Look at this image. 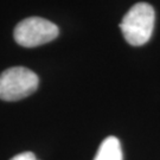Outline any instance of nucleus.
<instances>
[{"mask_svg":"<svg viewBox=\"0 0 160 160\" xmlns=\"http://www.w3.org/2000/svg\"><path fill=\"white\" fill-rule=\"evenodd\" d=\"M154 22L155 13L153 7L146 2H138L125 14L120 29L128 44L141 46L152 37Z\"/></svg>","mask_w":160,"mask_h":160,"instance_id":"f257e3e1","label":"nucleus"},{"mask_svg":"<svg viewBox=\"0 0 160 160\" xmlns=\"http://www.w3.org/2000/svg\"><path fill=\"white\" fill-rule=\"evenodd\" d=\"M11 160H37V158L32 152H24V153L13 157Z\"/></svg>","mask_w":160,"mask_h":160,"instance_id":"39448f33","label":"nucleus"},{"mask_svg":"<svg viewBox=\"0 0 160 160\" xmlns=\"http://www.w3.org/2000/svg\"><path fill=\"white\" fill-rule=\"evenodd\" d=\"M39 84L38 76L30 69L13 67L0 74V98L18 101L33 94Z\"/></svg>","mask_w":160,"mask_h":160,"instance_id":"f03ea898","label":"nucleus"},{"mask_svg":"<svg viewBox=\"0 0 160 160\" xmlns=\"http://www.w3.org/2000/svg\"><path fill=\"white\" fill-rule=\"evenodd\" d=\"M122 148L119 139L108 137L100 145L94 160H122Z\"/></svg>","mask_w":160,"mask_h":160,"instance_id":"20e7f679","label":"nucleus"},{"mask_svg":"<svg viewBox=\"0 0 160 160\" xmlns=\"http://www.w3.org/2000/svg\"><path fill=\"white\" fill-rule=\"evenodd\" d=\"M59 34L56 24L40 17L22 20L14 29V40L24 48H36L56 39Z\"/></svg>","mask_w":160,"mask_h":160,"instance_id":"7ed1b4c3","label":"nucleus"}]
</instances>
